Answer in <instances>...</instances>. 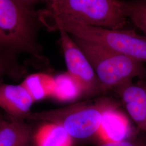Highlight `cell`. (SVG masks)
<instances>
[{"label": "cell", "instance_id": "cell-1", "mask_svg": "<svg viewBox=\"0 0 146 146\" xmlns=\"http://www.w3.org/2000/svg\"><path fill=\"white\" fill-rule=\"evenodd\" d=\"M35 0H0V55L17 58L21 53L44 62L38 40L40 20Z\"/></svg>", "mask_w": 146, "mask_h": 146}, {"label": "cell", "instance_id": "cell-2", "mask_svg": "<svg viewBox=\"0 0 146 146\" xmlns=\"http://www.w3.org/2000/svg\"><path fill=\"white\" fill-rule=\"evenodd\" d=\"M120 105L115 100L102 98L54 110L31 111L26 120L60 125L74 141H85L97 137L104 115L111 110L119 108Z\"/></svg>", "mask_w": 146, "mask_h": 146}, {"label": "cell", "instance_id": "cell-3", "mask_svg": "<svg viewBox=\"0 0 146 146\" xmlns=\"http://www.w3.org/2000/svg\"><path fill=\"white\" fill-rule=\"evenodd\" d=\"M38 11L40 20H57L89 26L120 29L126 21L123 1L49 0Z\"/></svg>", "mask_w": 146, "mask_h": 146}, {"label": "cell", "instance_id": "cell-4", "mask_svg": "<svg viewBox=\"0 0 146 146\" xmlns=\"http://www.w3.org/2000/svg\"><path fill=\"white\" fill-rule=\"evenodd\" d=\"M72 37L84 52L96 74L101 92L114 90L135 78L146 80L141 61L77 37Z\"/></svg>", "mask_w": 146, "mask_h": 146}, {"label": "cell", "instance_id": "cell-5", "mask_svg": "<svg viewBox=\"0 0 146 146\" xmlns=\"http://www.w3.org/2000/svg\"><path fill=\"white\" fill-rule=\"evenodd\" d=\"M50 31L62 29L73 36L93 42L135 60L146 62V36L133 30L89 26L72 21L43 20Z\"/></svg>", "mask_w": 146, "mask_h": 146}, {"label": "cell", "instance_id": "cell-6", "mask_svg": "<svg viewBox=\"0 0 146 146\" xmlns=\"http://www.w3.org/2000/svg\"><path fill=\"white\" fill-rule=\"evenodd\" d=\"M58 31L67 68V74L80 96H91L101 92L98 78L84 52L68 33L61 29Z\"/></svg>", "mask_w": 146, "mask_h": 146}, {"label": "cell", "instance_id": "cell-7", "mask_svg": "<svg viewBox=\"0 0 146 146\" xmlns=\"http://www.w3.org/2000/svg\"><path fill=\"white\" fill-rule=\"evenodd\" d=\"M34 102L31 95L21 84H0V108L9 119L26 120Z\"/></svg>", "mask_w": 146, "mask_h": 146}, {"label": "cell", "instance_id": "cell-8", "mask_svg": "<svg viewBox=\"0 0 146 146\" xmlns=\"http://www.w3.org/2000/svg\"><path fill=\"white\" fill-rule=\"evenodd\" d=\"M122 99L128 113L138 129L146 131V85L125 84L114 90Z\"/></svg>", "mask_w": 146, "mask_h": 146}, {"label": "cell", "instance_id": "cell-9", "mask_svg": "<svg viewBox=\"0 0 146 146\" xmlns=\"http://www.w3.org/2000/svg\"><path fill=\"white\" fill-rule=\"evenodd\" d=\"M136 133L128 118L116 108L104 115L96 137L101 143L115 142L131 138Z\"/></svg>", "mask_w": 146, "mask_h": 146}, {"label": "cell", "instance_id": "cell-10", "mask_svg": "<svg viewBox=\"0 0 146 146\" xmlns=\"http://www.w3.org/2000/svg\"><path fill=\"white\" fill-rule=\"evenodd\" d=\"M33 124L26 120L6 119L0 129V146H35Z\"/></svg>", "mask_w": 146, "mask_h": 146}, {"label": "cell", "instance_id": "cell-11", "mask_svg": "<svg viewBox=\"0 0 146 146\" xmlns=\"http://www.w3.org/2000/svg\"><path fill=\"white\" fill-rule=\"evenodd\" d=\"M41 125L35 127V146H74V140L60 125L38 121Z\"/></svg>", "mask_w": 146, "mask_h": 146}, {"label": "cell", "instance_id": "cell-12", "mask_svg": "<svg viewBox=\"0 0 146 146\" xmlns=\"http://www.w3.org/2000/svg\"><path fill=\"white\" fill-rule=\"evenodd\" d=\"M21 84L26 89L35 102L52 97L56 86V78L46 73L27 75Z\"/></svg>", "mask_w": 146, "mask_h": 146}, {"label": "cell", "instance_id": "cell-13", "mask_svg": "<svg viewBox=\"0 0 146 146\" xmlns=\"http://www.w3.org/2000/svg\"><path fill=\"white\" fill-rule=\"evenodd\" d=\"M123 8L127 19H130L146 36V0L123 1Z\"/></svg>", "mask_w": 146, "mask_h": 146}, {"label": "cell", "instance_id": "cell-14", "mask_svg": "<svg viewBox=\"0 0 146 146\" xmlns=\"http://www.w3.org/2000/svg\"><path fill=\"white\" fill-rule=\"evenodd\" d=\"M55 78L56 86L52 98L60 101H68L76 99L81 96L67 73L59 75Z\"/></svg>", "mask_w": 146, "mask_h": 146}, {"label": "cell", "instance_id": "cell-15", "mask_svg": "<svg viewBox=\"0 0 146 146\" xmlns=\"http://www.w3.org/2000/svg\"><path fill=\"white\" fill-rule=\"evenodd\" d=\"M27 72L26 67L21 65L18 58L0 55V78L6 76L18 81L25 78Z\"/></svg>", "mask_w": 146, "mask_h": 146}, {"label": "cell", "instance_id": "cell-16", "mask_svg": "<svg viewBox=\"0 0 146 146\" xmlns=\"http://www.w3.org/2000/svg\"><path fill=\"white\" fill-rule=\"evenodd\" d=\"M96 146H146V137L136 134L131 138L123 141L100 143Z\"/></svg>", "mask_w": 146, "mask_h": 146}, {"label": "cell", "instance_id": "cell-17", "mask_svg": "<svg viewBox=\"0 0 146 146\" xmlns=\"http://www.w3.org/2000/svg\"><path fill=\"white\" fill-rule=\"evenodd\" d=\"M6 119H7L5 118L3 115H2L0 114V129H1L2 125L3 123H4Z\"/></svg>", "mask_w": 146, "mask_h": 146}]
</instances>
